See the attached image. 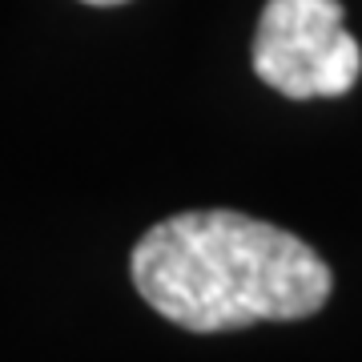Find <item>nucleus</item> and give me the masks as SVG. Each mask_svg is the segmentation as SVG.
Instances as JSON below:
<instances>
[{
	"label": "nucleus",
	"mask_w": 362,
	"mask_h": 362,
	"mask_svg": "<svg viewBox=\"0 0 362 362\" xmlns=\"http://www.w3.org/2000/svg\"><path fill=\"white\" fill-rule=\"evenodd\" d=\"M85 4H101V8H109V4H125V0H85Z\"/></svg>",
	"instance_id": "nucleus-3"
},
{
	"label": "nucleus",
	"mask_w": 362,
	"mask_h": 362,
	"mask_svg": "<svg viewBox=\"0 0 362 362\" xmlns=\"http://www.w3.org/2000/svg\"><path fill=\"white\" fill-rule=\"evenodd\" d=\"M137 294L181 330L294 322L326 306L334 274L302 238L233 209L157 221L129 258Z\"/></svg>",
	"instance_id": "nucleus-1"
},
{
	"label": "nucleus",
	"mask_w": 362,
	"mask_h": 362,
	"mask_svg": "<svg viewBox=\"0 0 362 362\" xmlns=\"http://www.w3.org/2000/svg\"><path fill=\"white\" fill-rule=\"evenodd\" d=\"M254 73L294 101L342 97L362 77V49L338 0H266L254 33Z\"/></svg>",
	"instance_id": "nucleus-2"
}]
</instances>
